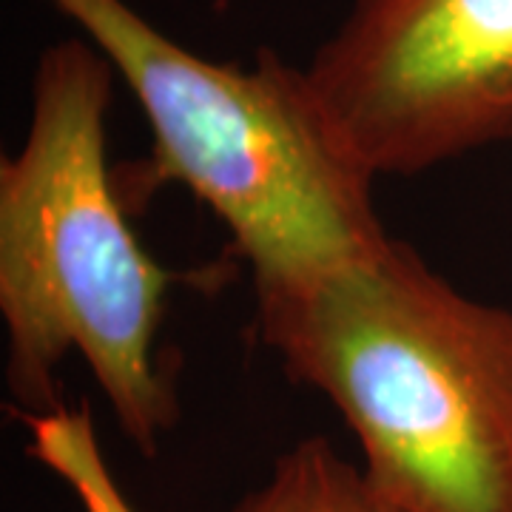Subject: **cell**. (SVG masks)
I'll list each match as a JSON object with an SVG mask.
<instances>
[{"label": "cell", "instance_id": "6da1fadb", "mask_svg": "<svg viewBox=\"0 0 512 512\" xmlns=\"http://www.w3.org/2000/svg\"><path fill=\"white\" fill-rule=\"evenodd\" d=\"M259 339L356 436L407 512H512V308L478 302L407 242L256 296Z\"/></svg>", "mask_w": 512, "mask_h": 512}, {"label": "cell", "instance_id": "7a4b0ae2", "mask_svg": "<svg viewBox=\"0 0 512 512\" xmlns=\"http://www.w3.org/2000/svg\"><path fill=\"white\" fill-rule=\"evenodd\" d=\"M114 66L86 37L46 46L23 146L0 160V316L15 416L52 410L80 353L126 436L154 456L180 419L157 356L171 276L128 225L109 171Z\"/></svg>", "mask_w": 512, "mask_h": 512}, {"label": "cell", "instance_id": "3957f363", "mask_svg": "<svg viewBox=\"0 0 512 512\" xmlns=\"http://www.w3.org/2000/svg\"><path fill=\"white\" fill-rule=\"evenodd\" d=\"M92 40L151 128V183L185 185L251 265L256 296L376 248L373 177L348 157L305 69L188 52L126 0H46Z\"/></svg>", "mask_w": 512, "mask_h": 512}, {"label": "cell", "instance_id": "277c9868", "mask_svg": "<svg viewBox=\"0 0 512 512\" xmlns=\"http://www.w3.org/2000/svg\"><path fill=\"white\" fill-rule=\"evenodd\" d=\"M305 74L353 163L416 177L512 140V0H353Z\"/></svg>", "mask_w": 512, "mask_h": 512}, {"label": "cell", "instance_id": "5b68a950", "mask_svg": "<svg viewBox=\"0 0 512 512\" xmlns=\"http://www.w3.org/2000/svg\"><path fill=\"white\" fill-rule=\"evenodd\" d=\"M231 512H407L322 436L302 439L276 458L262 487Z\"/></svg>", "mask_w": 512, "mask_h": 512}, {"label": "cell", "instance_id": "8992f818", "mask_svg": "<svg viewBox=\"0 0 512 512\" xmlns=\"http://www.w3.org/2000/svg\"><path fill=\"white\" fill-rule=\"evenodd\" d=\"M29 433L26 453L55 473L77 498L83 512H140L120 490L94 433L89 404L72 410L57 404L43 413H20Z\"/></svg>", "mask_w": 512, "mask_h": 512}]
</instances>
